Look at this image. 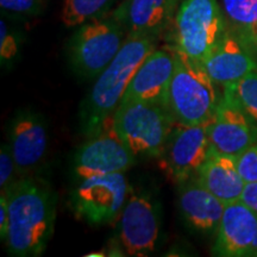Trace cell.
<instances>
[{"label": "cell", "instance_id": "4fadbf2b", "mask_svg": "<svg viewBox=\"0 0 257 257\" xmlns=\"http://www.w3.org/2000/svg\"><path fill=\"white\" fill-rule=\"evenodd\" d=\"M212 253L220 257H257V214L240 200L225 206Z\"/></svg>", "mask_w": 257, "mask_h": 257}, {"label": "cell", "instance_id": "7c38bea8", "mask_svg": "<svg viewBox=\"0 0 257 257\" xmlns=\"http://www.w3.org/2000/svg\"><path fill=\"white\" fill-rule=\"evenodd\" d=\"M48 123L34 110L18 111L9 126V144L19 178L34 174L47 156Z\"/></svg>", "mask_w": 257, "mask_h": 257}, {"label": "cell", "instance_id": "30bf717a", "mask_svg": "<svg viewBox=\"0 0 257 257\" xmlns=\"http://www.w3.org/2000/svg\"><path fill=\"white\" fill-rule=\"evenodd\" d=\"M161 233L160 204L148 193H131L118 224L119 244L125 255L142 257L156 250Z\"/></svg>", "mask_w": 257, "mask_h": 257}, {"label": "cell", "instance_id": "44dd1931", "mask_svg": "<svg viewBox=\"0 0 257 257\" xmlns=\"http://www.w3.org/2000/svg\"><path fill=\"white\" fill-rule=\"evenodd\" d=\"M224 93L257 125V70L249 73L238 81L225 86Z\"/></svg>", "mask_w": 257, "mask_h": 257}, {"label": "cell", "instance_id": "d4e9b609", "mask_svg": "<svg viewBox=\"0 0 257 257\" xmlns=\"http://www.w3.org/2000/svg\"><path fill=\"white\" fill-rule=\"evenodd\" d=\"M237 168L244 181H257V142L236 159Z\"/></svg>", "mask_w": 257, "mask_h": 257}, {"label": "cell", "instance_id": "cb8c5ba5", "mask_svg": "<svg viewBox=\"0 0 257 257\" xmlns=\"http://www.w3.org/2000/svg\"><path fill=\"white\" fill-rule=\"evenodd\" d=\"M3 11L23 17H35L44 9L43 0H0Z\"/></svg>", "mask_w": 257, "mask_h": 257}, {"label": "cell", "instance_id": "3957f363", "mask_svg": "<svg viewBox=\"0 0 257 257\" xmlns=\"http://www.w3.org/2000/svg\"><path fill=\"white\" fill-rule=\"evenodd\" d=\"M174 54L175 68L167 91L165 107L176 124L191 126L208 123L213 119L221 99L216 83L200 63L176 50Z\"/></svg>", "mask_w": 257, "mask_h": 257}, {"label": "cell", "instance_id": "ac0fdd59", "mask_svg": "<svg viewBox=\"0 0 257 257\" xmlns=\"http://www.w3.org/2000/svg\"><path fill=\"white\" fill-rule=\"evenodd\" d=\"M195 176L225 205L240 200L245 181L239 174L234 157L210 152Z\"/></svg>", "mask_w": 257, "mask_h": 257}, {"label": "cell", "instance_id": "9a60e30c", "mask_svg": "<svg viewBox=\"0 0 257 257\" xmlns=\"http://www.w3.org/2000/svg\"><path fill=\"white\" fill-rule=\"evenodd\" d=\"M174 68V50L170 47L155 49L135 73L120 104L128 101H150L165 105Z\"/></svg>", "mask_w": 257, "mask_h": 257}, {"label": "cell", "instance_id": "9c48e42d", "mask_svg": "<svg viewBox=\"0 0 257 257\" xmlns=\"http://www.w3.org/2000/svg\"><path fill=\"white\" fill-rule=\"evenodd\" d=\"M175 124L159 156V167L173 184L194 178L210 154L208 125Z\"/></svg>", "mask_w": 257, "mask_h": 257}, {"label": "cell", "instance_id": "2e32d148", "mask_svg": "<svg viewBox=\"0 0 257 257\" xmlns=\"http://www.w3.org/2000/svg\"><path fill=\"white\" fill-rule=\"evenodd\" d=\"M178 186V208L186 226L202 236L216 234L226 205L207 191L197 176Z\"/></svg>", "mask_w": 257, "mask_h": 257}, {"label": "cell", "instance_id": "4316f807", "mask_svg": "<svg viewBox=\"0 0 257 257\" xmlns=\"http://www.w3.org/2000/svg\"><path fill=\"white\" fill-rule=\"evenodd\" d=\"M240 201L257 214V181L246 182L244 186Z\"/></svg>", "mask_w": 257, "mask_h": 257}, {"label": "cell", "instance_id": "5bb4252c", "mask_svg": "<svg viewBox=\"0 0 257 257\" xmlns=\"http://www.w3.org/2000/svg\"><path fill=\"white\" fill-rule=\"evenodd\" d=\"M181 0H123L112 17L124 28L127 37L157 40L173 23Z\"/></svg>", "mask_w": 257, "mask_h": 257}, {"label": "cell", "instance_id": "603a6c76", "mask_svg": "<svg viewBox=\"0 0 257 257\" xmlns=\"http://www.w3.org/2000/svg\"><path fill=\"white\" fill-rule=\"evenodd\" d=\"M19 179L17 165L9 143L0 148V189L6 193Z\"/></svg>", "mask_w": 257, "mask_h": 257}, {"label": "cell", "instance_id": "52a82bcc", "mask_svg": "<svg viewBox=\"0 0 257 257\" xmlns=\"http://www.w3.org/2000/svg\"><path fill=\"white\" fill-rule=\"evenodd\" d=\"M125 173L95 175L80 180L70 193L74 216L93 226L112 224L119 219L128 198Z\"/></svg>", "mask_w": 257, "mask_h": 257}, {"label": "cell", "instance_id": "ffe728a7", "mask_svg": "<svg viewBox=\"0 0 257 257\" xmlns=\"http://www.w3.org/2000/svg\"><path fill=\"white\" fill-rule=\"evenodd\" d=\"M115 0H64L61 19L68 28L104 17Z\"/></svg>", "mask_w": 257, "mask_h": 257}, {"label": "cell", "instance_id": "5b68a950", "mask_svg": "<svg viewBox=\"0 0 257 257\" xmlns=\"http://www.w3.org/2000/svg\"><path fill=\"white\" fill-rule=\"evenodd\" d=\"M175 124L159 102H123L113 114L115 131L136 159H159Z\"/></svg>", "mask_w": 257, "mask_h": 257}, {"label": "cell", "instance_id": "7a4b0ae2", "mask_svg": "<svg viewBox=\"0 0 257 257\" xmlns=\"http://www.w3.org/2000/svg\"><path fill=\"white\" fill-rule=\"evenodd\" d=\"M156 41L152 37H126L119 53L96 76L80 105L79 126L83 135L91 136L113 117L135 73L155 50Z\"/></svg>", "mask_w": 257, "mask_h": 257}, {"label": "cell", "instance_id": "e0dca14e", "mask_svg": "<svg viewBox=\"0 0 257 257\" xmlns=\"http://www.w3.org/2000/svg\"><path fill=\"white\" fill-rule=\"evenodd\" d=\"M201 66L216 85L225 87L257 70V53L227 30Z\"/></svg>", "mask_w": 257, "mask_h": 257}, {"label": "cell", "instance_id": "277c9868", "mask_svg": "<svg viewBox=\"0 0 257 257\" xmlns=\"http://www.w3.org/2000/svg\"><path fill=\"white\" fill-rule=\"evenodd\" d=\"M170 29L169 47L202 64L227 31L217 0H181Z\"/></svg>", "mask_w": 257, "mask_h": 257}, {"label": "cell", "instance_id": "484cf974", "mask_svg": "<svg viewBox=\"0 0 257 257\" xmlns=\"http://www.w3.org/2000/svg\"><path fill=\"white\" fill-rule=\"evenodd\" d=\"M10 225V213H9V200L5 194L0 197V237L3 242L8 238Z\"/></svg>", "mask_w": 257, "mask_h": 257}, {"label": "cell", "instance_id": "ba28073f", "mask_svg": "<svg viewBox=\"0 0 257 257\" xmlns=\"http://www.w3.org/2000/svg\"><path fill=\"white\" fill-rule=\"evenodd\" d=\"M135 162L136 157L115 131L112 117L79 148L73 159V173L79 180L125 173Z\"/></svg>", "mask_w": 257, "mask_h": 257}, {"label": "cell", "instance_id": "6da1fadb", "mask_svg": "<svg viewBox=\"0 0 257 257\" xmlns=\"http://www.w3.org/2000/svg\"><path fill=\"white\" fill-rule=\"evenodd\" d=\"M10 225L5 243L10 255L36 257L46 251L55 229L57 198L37 176L19 178L6 193Z\"/></svg>", "mask_w": 257, "mask_h": 257}, {"label": "cell", "instance_id": "7402d4cb", "mask_svg": "<svg viewBox=\"0 0 257 257\" xmlns=\"http://www.w3.org/2000/svg\"><path fill=\"white\" fill-rule=\"evenodd\" d=\"M19 36L11 30L5 19L0 21V61L2 66H9L15 62L19 53Z\"/></svg>", "mask_w": 257, "mask_h": 257}, {"label": "cell", "instance_id": "8fae6325", "mask_svg": "<svg viewBox=\"0 0 257 257\" xmlns=\"http://www.w3.org/2000/svg\"><path fill=\"white\" fill-rule=\"evenodd\" d=\"M210 152L237 159L257 142V125L227 94H223L208 125Z\"/></svg>", "mask_w": 257, "mask_h": 257}, {"label": "cell", "instance_id": "d6986e66", "mask_svg": "<svg viewBox=\"0 0 257 257\" xmlns=\"http://www.w3.org/2000/svg\"><path fill=\"white\" fill-rule=\"evenodd\" d=\"M227 30L257 53V0H221Z\"/></svg>", "mask_w": 257, "mask_h": 257}, {"label": "cell", "instance_id": "8992f818", "mask_svg": "<svg viewBox=\"0 0 257 257\" xmlns=\"http://www.w3.org/2000/svg\"><path fill=\"white\" fill-rule=\"evenodd\" d=\"M126 37L124 28L112 16L79 25L68 43L73 72L81 78H96L119 53Z\"/></svg>", "mask_w": 257, "mask_h": 257}]
</instances>
